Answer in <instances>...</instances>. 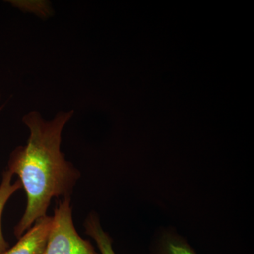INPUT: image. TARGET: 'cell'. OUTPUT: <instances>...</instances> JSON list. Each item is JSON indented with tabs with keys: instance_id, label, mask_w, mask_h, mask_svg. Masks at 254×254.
I'll list each match as a JSON object with an SVG mask.
<instances>
[{
	"instance_id": "cell-3",
	"label": "cell",
	"mask_w": 254,
	"mask_h": 254,
	"mask_svg": "<svg viewBox=\"0 0 254 254\" xmlns=\"http://www.w3.org/2000/svg\"><path fill=\"white\" fill-rule=\"evenodd\" d=\"M53 217L38 219L31 227L18 239L16 245L2 254H43L46 249Z\"/></svg>"
},
{
	"instance_id": "cell-5",
	"label": "cell",
	"mask_w": 254,
	"mask_h": 254,
	"mask_svg": "<svg viewBox=\"0 0 254 254\" xmlns=\"http://www.w3.org/2000/svg\"><path fill=\"white\" fill-rule=\"evenodd\" d=\"M83 226L86 235L91 237L96 243L100 254H116L113 250V240L103 230L98 214L94 212L88 214Z\"/></svg>"
},
{
	"instance_id": "cell-7",
	"label": "cell",
	"mask_w": 254,
	"mask_h": 254,
	"mask_svg": "<svg viewBox=\"0 0 254 254\" xmlns=\"http://www.w3.org/2000/svg\"><path fill=\"white\" fill-rule=\"evenodd\" d=\"M3 108H4V105H2V106H0V112H1V110H2Z\"/></svg>"
},
{
	"instance_id": "cell-2",
	"label": "cell",
	"mask_w": 254,
	"mask_h": 254,
	"mask_svg": "<svg viewBox=\"0 0 254 254\" xmlns=\"http://www.w3.org/2000/svg\"><path fill=\"white\" fill-rule=\"evenodd\" d=\"M49 236L43 254H100L88 240L79 236L72 217L71 197L57 203Z\"/></svg>"
},
{
	"instance_id": "cell-1",
	"label": "cell",
	"mask_w": 254,
	"mask_h": 254,
	"mask_svg": "<svg viewBox=\"0 0 254 254\" xmlns=\"http://www.w3.org/2000/svg\"><path fill=\"white\" fill-rule=\"evenodd\" d=\"M73 114L72 110L60 112L48 121L36 111L23 116L29 137L26 145L11 152L6 168L17 175L27 196L26 210L14 228L17 239L46 216L53 198L71 197L81 177L79 170L61 151L64 128Z\"/></svg>"
},
{
	"instance_id": "cell-4",
	"label": "cell",
	"mask_w": 254,
	"mask_h": 254,
	"mask_svg": "<svg viewBox=\"0 0 254 254\" xmlns=\"http://www.w3.org/2000/svg\"><path fill=\"white\" fill-rule=\"evenodd\" d=\"M14 175L7 170H4L1 175V183H0V254H2L9 248L7 241L5 240L3 235L1 220L5 206L9 201L10 198L22 188V185L19 180L12 182Z\"/></svg>"
},
{
	"instance_id": "cell-6",
	"label": "cell",
	"mask_w": 254,
	"mask_h": 254,
	"mask_svg": "<svg viewBox=\"0 0 254 254\" xmlns=\"http://www.w3.org/2000/svg\"><path fill=\"white\" fill-rule=\"evenodd\" d=\"M155 254H197L182 237L171 232H165L160 237L155 245Z\"/></svg>"
}]
</instances>
